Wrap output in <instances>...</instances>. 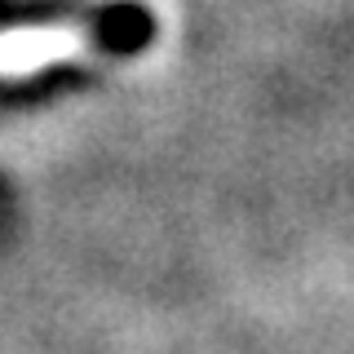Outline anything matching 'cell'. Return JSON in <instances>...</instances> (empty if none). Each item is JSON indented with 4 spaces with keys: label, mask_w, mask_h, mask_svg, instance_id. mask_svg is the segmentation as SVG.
<instances>
[{
    "label": "cell",
    "mask_w": 354,
    "mask_h": 354,
    "mask_svg": "<svg viewBox=\"0 0 354 354\" xmlns=\"http://www.w3.org/2000/svg\"><path fill=\"white\" fill-rule=\"evenodd\" d=\"M84 44V31L71 27H14L0 31V75H31L49 62L71 58Z\"/></svg>",
    "instance_id": "obj_1"
}]
</instances>
